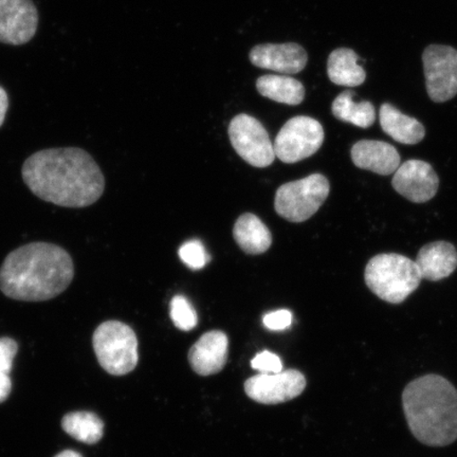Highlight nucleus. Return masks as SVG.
Returning <instances> with one entry per match:
<instances>
[{
    "label": "nucleus",
    "mask_w": 457,
    "mask_h": 457,
    "mask_svg": "<svg viewBox=\"0 0 457 457\" xmlns=\"http://www.w3.org/2000/svg\"><path fill=\"white\" fill-rule=\"evenodd\" d=\"M21 174L34 195L60 207H88L98 202L105 188L98 163L78 147L33 154L22 165Z\"/></svg>",
    "instance_id": "obj_1"
},
{
    "label": "nucleus",
    "mask_w": 457,
    "mask_h": 457,
    "mask_svg": "<svg viewBox=\"0 0 457 457\" xmlns=\"http://www.w3.org/2000/svg\"><path fill=\"white\" fill-rule=\"evenodd\" d=\"M73 277V261L65 249L31 243L5 257L0 268V290L17 301H48L64 293Z\"/></svg>",
    "instance_id": "obj_2"
},
{
    "label": "nucleus",
    "mask_w": 457,
    "mask_h": 457,
    "mask_svg": "<svg viewBox=\"0 0 457 457\" xmlns=\"http://www.w3.org/2000/svg\"><path fill=\"white\" fill-rule=\"evenodd\" d=\"M405 419L421 444L445 447L457 439V391L439 375L420 377L403 394Z\"/></svg>",
    "instance_id": "obj_3"
},
{
    "label": "nucleus",
    "mask_w": 457,
    "mask_h": 457,
    "mask_svg": "<svg viewBox=\"0 0 457 457\" xmlns=\"http://www.w3.org/2000/svg\"><path fill=\"white\" fill-rule=\"evenodd\" d=\"M364 278L371 293L391 304L407 300L422 279L416 262L397 253L374 256L365 268Z\"/></svg>",
    "instance_id": "obj_4"
},
{
    "label": "nucleus",
    "mask_w": 457,
    "mask_h": 457,
    "mask_svg": "<svg viewBox=\"0 0 457 457\" xmlns=\"http://www.w3.org/2000/svg\"><path fill=\"white\" fill-rule=\"evenodd\" d=\"M93 345L101 367L111 375H127L138 364V340L127 324L102 323L95 330Z\"/></svg>",
    "instance_id": "obj_5"
},
{
    "label": "nucleus",
    "mask_w": 457,
    "mask_h": 457,
    "mask_svg": "<svg viewBox=\"0 0 457 457\" xmlns=\"http://www.w3.org/2000/svg\"><path fill=\"white\" fill-rule=\"evenodd\" d=\"M329 191L327 177L312 174L279 187L274 208L283 219L291 222H303L318 212L328 199Z\"/></svg>",
    "instance_id": "obj_6"
},
{
    "label": "nucleus",
    "mask_w": 457,
    "mask_h": 457,
    "mask_svg": "<svg viewBox=\"0 0 457 457\" xmlns=\"http://www.w3.org/2000/svg\"><path fill=\"white\" fill-rule=\"evenodd\" d=\"M324 142V129L318 120L299 116L290 119L274 141L276 157L284 163H295L316 154Z\"/></svg>",
    "instance_id": "obj_7"
},
{
    "label": "nucleus",
    "mask_w": 457,
    "mask_h": 457,
    "mask_svg": "<svg viewBox=\"0 0 457 457\" xmlns=\"http://www.w3.org/2000/svg\"><path fill=\"white\" fill-rule=\"evenodd\" d=\"M234 150L245 162L255 168L270 167L276 153L270 134L259 120L241 113L232 119L228 129Z\"/></svg>",
    "instance_id": "obj_8"
},
{
    "label": "nucleus",
    "mask_w": 457,
    "mask_h": 457,
    "mask_svg": "<svg viewBox=\"0 0 457 457\" xmlns=\"http://www.w3.org/2000/svg\"><path fill=\"white\" fill-rule=\"evenodd\" d=\"M422 62L430 99L436 103L453 99L457 95V50L445 45L428 46Z\"/></svg>",
    "instance_id": "obj_9"
},
{
    "label": "nucleus",
    "mask_w": 457,
    "mask_h": 457,
    "mask_svg": "<svg viewBox=\"0 0 457 457\" xmlns=\"http://www.w3.org/2000/svg\"><path fill=\"white\" fill-rule=\"evenodd\" d=\"M306 379L299 370H288L278 374H260L245 381V391L256 403H287L305 390Z\"/></svg>",
    "instance_id": "obj_10"
},
{
    "label": "nucleus",
    "mask_w": 457,
    "mask_h": 457,
    "mask_svg": "<svg viewBox=\"0 0 457 457\" xmlns=\"http://www.w3.org/2000/svg\"><path fill=\"white\" fill-rule=\"evenodd\" d=\"M38 12L32 0H0V42L24 45L36 36Z\"/></svg>",
    "instance_id": "obj_11"
},
{
    "label": "nucleus",
    "mask_w": 457,
    "mask_h": 457,
    "mask_svg": "<svg viewBox=\"0 0 457 457\" xmlns=\"http://www.w3.org/2000/svg\"><path fill=\"white\" fill-rule=\"evenodd\" d=\"M392 186L410 202L424 204L436 195L439 179L430 163L411 159L394 173Z\"/></svg>",
    "instance_id": "obj_12"
},
{
    "label": "nucleus",
    "mask_w": 457,
    "mask_h": 457,
    "mask_svg": "<svg viewBox=\"0 0 457 457\" xmlns=\"http://www.w3.org/2000/svg\"><path fill=\"white\" fill-rule=\"evenodd\" d=\"M249 57L256 67L286 74L301 72L308 61L305 49L295 43L255 46Z\"/></svg>",
    "instance_id": "obj_13"
},
{
    "label": "nucleus",
    "mask_w": 457,
    "mask_h": 457,
    "mask_svg": "<svg viewBox=\"0 0 457 457\" xmlns=\"http://www.w3.org/2000/svg\"><path fill=\"white\" fill-rule=\"evenodd\" d=\"M228 341L220 330L209 331L200 338L188 353V361L197 374L210 376L224 369L228 360Z\"/></svg>",
    "instance_id": "obj_14"
},
{
    "label": "nucleus",
    "mask_w": 457,
    "mask_h": 457,
    "mask_svg": "<svg viewBox=\"0 0 457 457\" xmlns=\"http://www.w3.org/2000/svg\"><path fill=\"white\" fill-rule=\"evenodd\" d=\"M352 160L357 168L388 176L400 167L399 153L395 146L384 141L361 140L352 147Z\"/></svg>",
    "instance_id": "obj_15"
},
{
    "label": "nucleus",
    "mask_w": 457,
    "mask_h": 457,
    "mask_svg": "<svg viewBox=\"0 0 457 457\" xmlns=\"http://www.w3.org/2000/svg\"><path fill=\"white\" fill-rule=\"evenodd\" d=\"M421 278L438 282L448 278L457 268V251L448 242H434L420 250L415 261Z\"/></svg>",
    "instance_id": "obj_16"
},
{
    "label": "nucleus",
    "mask_w": 457,
    "mask_h": 457,
    "mask_svg": "<svg viewBox=\"0 0 457 457\" xmlns=\"http://www.w3.org/2000/svg\"><path fill=\"white\" fill-rule=\"evenodd\" d=\"M379 121L382 130L402 145H414L425 138L424 125L419 120L403 114L390 103L380 107Z\"/></svg>",
    "instance_id": "obj_17"
},
{
    "label": "nucleus",
    "mask_w": 457,
    "mask_h": 457,
    "mask_svg": "<svg viewBox=\"0 0 457 457\" xmlns=\"http://www.w3.org/2000/svg\"><path fill=\"white\" fill-rule=\"evenodd\" d=\"M233 237L245 253L262 254L270 248L272 237L270 228L254 214H243L233 228Z\"/></svg>",
    "instance_id": "obj_18"
},
{
    "label": "nucleus",
    "mask_w": 457,
    "mask_h": 457,
    "mask_svg": "<svg viewBox=\"0 0 457 457\" xmlns=\"http://www.w3.org/2000/svg\"><path fill=\"white\" fill-rule=\"evenodd\" d=\"M359 56L355 51L339 48L333 51L328 57V74L331 82L346 87H357L367 79L362 66L358 64Z\"/></svg>",
    "instance_id": "obj_19"
},
{
    "label": "nucleus",
    "mask_w": 457,
    "mask_h": 457,
    "mask_svg": "<svg viewBox=\"0 0 457 457\" xmlns=\"http://www.w3.org/2000/svg\"><path fill=\"white\" fill-rule=\"evenodd\" d=\"M256 88L265 98L287 105H299L305 98V88L294 78L262 76L256 81Z\"/></svg>",
    "instance_id": "obj_20"
},
{
    "label": "nucleus",
    "mask_w": 457,
    "mask_h": 457,
    "mask_svg": "<svg viewBox=\"0 0 457 457\" xmlns=\"http://www.w3.org/2000/svg\"><path fill=\"white\" fill-rule=\"evenodd\" d=\"M334 116L342 122L351 123L360 129H369L375 123L376 111L369 101L360 103L353 100L351 90L343 91L331 105Z\"/></svg>",
    "instance_id": "obj_21"
},
{
    "label": "nucleus",
    "mask_w": 457,
    "mask_h": 457,
    "mask_svg": "<svg viewBox=\"0 0 457 457\" xmlns=\"http://www.w3.org/2000/svg\"><path fill=\"white\" fill-rule=\"evenodd\" d=\"M62 428L77 441L93 445L98 443L103 437L104 424L94 413L73 412L62 419Z\"/></svg>",
    "instance_id": "obj_22"
},
{
    "label": "nucleus",
    "mask_w": 457,
    "mask_h": 457,
    "mask_svg": "<svg viewBox=\"0 0 457 457\" xmlns=\"http://www.w3.org/2000/svg\"><path fill=\"white\" fill-rule=\"evenodd\" d=\"M170 318L175 327L184 331L192 330L197 325V313L185 296L176 295L170 302Z\"/></svg>",
    "instance_id": "obj_23"
},
{
    "label": "nucleus",
    "mask_w": 457,
    "mask_h": 457,
    "mask_svg": "<svg viewBox=\"0 0 457 457\" xmlns=\"http://www.w3.org/2000/svg\"><path fill=\"white\" fill-rule=\"evenodd\" d=\"M179 257L185 264L191 270H202L209 261V255L204 249V245L197 239L188 241L181 245L179 249Z\"/></svg>",
    "instance_id": "obj_24"
},
{
    "label": "nucleus",
    "mask_w": 457,
    "mask_h": 457,
    "mask_svg": "<svg viewBox=\"0 0 457 457\" xmlns=\"http://www.w3.org/2000/svg\"><path fill=\"white\" fill-rule=\"evenodd\" d=\"M251 367L261 371L262 374H278L283 370L281 358L268 351L257 353L251 361Z\"/></svg>",
    "instance_id": "obj_25"
},
{
    "label": "nucleus",
    "mask_w": 457,
    "mask_h": 457,
    "mask_svg": "<svg viewBox=\"0 0 457 457\" xmlns=\"http://www.w3.org/2000/svg\"><path fill=\"white\" fill-rule=\"evenodd\" d=\"M17 351L19 346L13 339L0 338V371L10 374Z\"/></svg>",
    "instance_id": "obj_26"
},
{
    "label": "nucleus",
    "mask_w": 457,
    "mask_h": 457,
    "mask_svg": "<svg viewBox=\"0 0 457 457\" xmlns=\"http://www.w3.org/2000/svg\"><path fill=\"white\" fill-rule=\"evenodd\" d=\"M293 322V314L289 311L281 310L267 313L262 323L270 330H284L288 328Z\"/></svg>",
    "instance_id": "obj_27"
},
{
    "label": "nucleus",
    "mask_w": 457,
    "mask_h": 457,
    "mask_svg": "<svg viewBox=\"0 0 457 457\" xmlns=\"http://www.w3.org/2000/svg\"><path fill=\"white\" fill-rule=\"evenodd\" d=\"M11 388H12V382H11L9 374L0 371V403L7 400Z\"/></svg>",
    "instance_id": "obj_28"
},
{
    "label": "nucleus",
    "mask_w": 457,
    "mask_h": 457,
    "mask_svg": "<svg viewBox=\"0 0 457 457\" xmlns=\"http://www.w3.org/2000/svg\"><path fill=\"white\" fill-rule=\"evenodd\" d=\"M9 107L8 95L5 90L0 86V128L3 127L4 122L5 114H7Z\"/></svg>",
    "instance_id": "obj_29"
},
{
    "label": "nucleus",
    "mask_w": 457,
    "mask_h": 457,
    "mask_svg": "<svg viewBox=\"0 0 457 457\" xmlns=\"http://www.w3.org/2000/svg\"><path fill=\"white\" fill-rule=\"evenodd\" d=\"M54 457H82V455L78 453H76V451L65 450V451H62V453H61L60 454H57Z\"/></svg>",
    "instance_id": "obj_30"
}]
</instances>
